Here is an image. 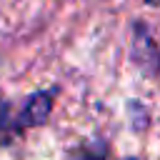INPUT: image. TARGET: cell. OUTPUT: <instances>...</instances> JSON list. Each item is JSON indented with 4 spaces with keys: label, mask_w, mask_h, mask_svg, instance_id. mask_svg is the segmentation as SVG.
<instances>
[{
    "label": "cell",
    "mask_w": 160,
    "mask_h": 160,
    "mask_svg": "<svg viewBox=\"0 0 160 160\" xmlns=\"http://www.w3.org/2000/svg\"><path fill=\"white\" fill-rule=\"evenodd\" d=\"M52 100H55V90H38V92L28 95L18 110L12 108V102L0 100V138L48 122Z\"/></svg>",
    "instance_id": "cell-1"
},
{
    "label": "cell",
    "mask_w": 160,
    "mask_h": 160,
    "mask_svg": "<svg viewBox=\"0 0 160 160\" xmlns=\"http://www.w3.org/2000/svg\"><path fill=\"white\" fill-rule=\"evenodd\" d=\"M108 158V145L105 140H88L75 145L68 152V160H105Z\"/></svg>",
    "instance_id": "cell-2"
},
{
    "label": "cell",
    "mask_w": 160,
    "mask_h": 160,
    "mask_svg": "<svg viewBox=\"0 0 160 160\" xmlns=\"http://www.w3.org/2000/svg\"><path fill=\"white\" fill-rule=\"evenodd\" d=\"M148 5H160V0H145Z\"/></svg>",
    "instance_id": "cell-3"
},
{
    "label": "cell",
    "mask_w": 160,
    "mask_h": 160,
    "mask_svg": "<svg viewBox=\"0 0 160 160\" xmlns=\"http://www.w3.org/2000/svg\"><path fill=\"white\" fill-rule=\"evenodd\" d=\"M122 160H135V158H122Z\"/></svg>",
    "instance_id": "cell-4"
}]
</instances>
